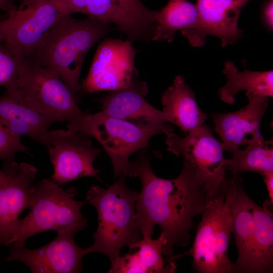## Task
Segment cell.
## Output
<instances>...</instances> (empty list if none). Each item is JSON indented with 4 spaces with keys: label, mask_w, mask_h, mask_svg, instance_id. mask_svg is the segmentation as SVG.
Returning a JSON list of instances; mask_svg holds the SVG:
<instances>
[{
    "label": "cell",
    "mask_w": 273,
    "mask_h": 273,
    "mask_svg": "<svg viewBox=\"0 0 273 273\" xmlns=\"http://www.w3.org/2000/svg\"><path fill=\"white\" fill-rule=\"evenodd\" d=\"M272 139L255 140L242 150L234 151L230 159H224L223 166L233 174L253 171L262 175L266 171H273Z\"/></svg>",
    "instance_id": "obj_24"
},
{
    "label": "cell",
    "mask_w": 273,
    "mask_h": 273,
    "mask_svg": "<svg viewBox=\"0 0 273 273\" xmlns=\"http://www.w3.org/2000/svg\"><path fill=\"white\" fill-rule=\"evenodd\" d=\"M241 178L239 173L233 174L232 178H226L216 195L208 197L193 245L181 254L192 257L193 267L198 272H234V263L228 255L232 233L231 210Z\"/></svg>",
    "instance_id": "obj_4"
},
{
    "label": "cell",
    "mask_w": 273,
    "mask_h": 273,
    "mask_svg": "<svg viewBox=\"0 0 273 273\" xmlns=\"http://www.w3.org/2000/svg\"><path fill=\"white\" fill-rule=\"evenodd\" d=\"M168 150L181 156L195 169L204 182L208 197L217 194L225 179L222 143L213 135L210 128L203 125L181 138L172 132L165 133Z\"/></svg>",
    "instance_id": "obj_8"
},
{
    "label": "cell",
    "mask_w": 273,
    "mask_h": 273,
    "mask_svg": "<svg viewBox=\"0 0 273 273\" xmlns=\"http://www.w3.org/2000/svg\"><path fill=\"white\" fill-rule=\"evenodd\" d=\"M136 75L128 86L111 91L100 99L101 111L110 116L139 124L165 125L170 122L167 115L146 101L147 84L137 78Z\"/></svg>",
    "instance_id": "obj_17"
},
{
    "label": "cell",
    "mask_w": 273,
    "mask_h": 273,
    "mask_svg": "<svg viewBox=\"0 0 273 273\" xmlns=\"http://www.w3.org/2000/svg\"><path fill=\"white\" fill-rule=\"evenodd\" d=\"M59 12L63 15L75 13H84L88 0H54Z\"/></svg>",
    "instance_id": "obj_28"
},
{
    "label": "cell",
    "mask_w": 273,
    "mask_h": 273,
    "mask_svg": "<svg viewBox=\"0 0 273 273\" xmlns=\"http://www.w3.org/2000/svg\"><path fill=\"white\" fill-rule=\"evenodd\" d=\"M262 176L263 177L267 191L268 193L269 202L273 205V171L264 172Z\"/></svg>",
    "instance_id": "obj_29"
},
{
    "label": "cell",
    "mask_w": 273,
    "mask_h": 273,
    "mask_svg": "<svg viewBox=\"0 0 273 273\" xmlns=\"http://www.w3.org/2000/svg\"><path fill=\"white\" fill-rule=\"evenodd\" d=\"M16 88L37 110L58 122L68 121V129L80 130L91 115L79 108L76 95L56 72L27 59Z\"/></svg>",
    "instance_id": "obj_6"
},
{
    "label": "cell",
    "mask_w": 273,
    "mask_h": 273,
    "mask_svg": "<svg viewBox=\"0 0 273 273\" xmlns=\"http://www.w3.org/2000/svg\"><path fill=\"white\" fill-rule=\"evenodd\" d=\"M254 233L248 273L273 270V217L270 211L252 203Z\"/></svg>",
    "instance_id": "obj_21"
},
{
    "label": "cell",
    "mask_w": 273,
    "mask_h": 273,
    "mask_svg": "<svg viewBox=\"0 0 273 273\" xmlns=\"http://www.w3.org/2000/svg\"><path fill=\"white\" fill-rule=\"evenodd\" d=\"M26 58L0 37V87L16 88Z\"/></svg>",
    "instance_id": "obj_26"
},
{
    "label": "cell",
    "mask_w": 273,
    "mask_h": 273,
    "mask_svg": "<svg viewBox=\"0 0 273 273\" xmlns=\"http://www.w3.org/2000/svg\"><path fill=\"white\" fill-rule=\"evenodd\" d=\"M4 174V170H0V179Z\"/></svg>",
    "instance_id": "obj_32"
},
{
    "label": "cell",
    "mask_w": 273,
    "mask_h": 273,
    "mask_svg": "<svg viewBox=\"0 0 273 273\" xmlns=\"http://www.w3.org/2000/svg\"><path fill=\"white\" fill-rule=\"evenodd\" d=\"M112 29L110 24L88 17L77 19L63 16L27 59L56 72L76 95L81 88L80 74L85 57Z\"/></svg>",
    "instance_id": "obj_2"
},
{
    "label": "cell",
    "mask_w": 273,
    "mask_h": 273,
    "mask_svg": "<svg viewBox=\"0 0 273 273\" xmlns=\"http://www.w3.org/2000/svg\"><path fill=\"white\" fill-rule=\"evenodd\" d=\"M74 187L63 189L52 179H44L32 186L30 211L19 219L11 246L24 247L29 238L47 231L57 235L74 236L87 227L81 213L86 201H77Z\"/></svg>",
    "instance_id": "obj_5"
},
{
    "label": "cell",
    "mask_w": 273,
    "mask_h": 273,
    "mask_svg": "<svg viewBox=\"0 0 273 273\" xmlns=\"http://www.w3.org/2000/svg\"><path fill=\"white\" fill-rule=\"evenodd\" d=\"M90 136L81 130L51 131L47 148L54 167L52 180L60 186L86 176L101 180L94 162L102 150L93 147Z\"/></svg>",
    "instance_id": "obj_10"
},
{
    "label": "cell",
    "mask_w": 273,
    "mask_h": 273,
    "mask_svg": "<svg viewBox=\"0 0 273 273\" xmlns=\"http://www.w3.org/2000/svg\"><path fill=\"white\" fill-rule=\"evenodd\" d=\"M166 243L163 234L156 239L144 236L138 242L131 245L129 251L138 248L134 252L142 272L171 273L174 272L176 265L173 261L165 260L162 256V250Z\"/></svg>",
    "instance_id": "obj_25"
},
{
    "label": "cell",
    "mask_w": 273,
    "mask_h": 273,
    "mask_svg": "<svg viewBox=\"0 0 273 273\" xmlns=\"http://www.w3.org/2000/svg\"><path fill=\"white\" fill-rule=\"evenodd\" d=\"M125 178L120 175L107 189L92 186L86 194L87 203L97 209L98 226L93 236L94 243L85 249L86 253L106 255L111 264L120 256L122 248H129L143 238L135 222L138 193L129 189Z\"/></svg>",
    "instance_id": "obj_3"
},
{
    "label": "cell",
    "mask_w": 273,
    "mask_h": 273,
    "mask_svg": "<svg viewBox=\"0 0 273 273\" xmlns=\"http://www.w3.org/2000/svg\"><path fill=\"white\" fill-rule=\"evenodd\" d=\"M63 16L54 0H20L18 8L0 20V36L28 59Z\"/></svg>",
    "instance_id": "obj_9"
},
{
    "label": "cell",
    "mask_w": 273,
    "mask_h": 273,
    "mask_svg": "<svg viewBox=\"0 0 273 273\" xmlns=\"http://www.w3.org/2000/svg\"><path fill=\"white\" fill-rule=\"evenodd\" d=\"M0 179V245H11L19 220L29 208L37 169L26 162L8 163Z\"/></svg>",
    "instance_id": "obj_13"
},
{
    "label": "cell",
    "mask_w": 273,
    "mask_h": 273,
    "mask_svg": "<svg viewBox=\"0 0 273 273\" xmlns=\"http://www.w3.org/2000/svg\"><path fill=\"white\" fill-rule=\"evenodd\" d=\"M223 73L227 81L219 89L218 94L220 99L224 103L233 104L237 94L243 90L258 96L272 97V70L252 71L245 69L244 71H240L233 62L226 61L224 64Z\"/></svg>",
    "instance_id": "obj_22"
},
{
    "label": "cell",
    "mask_w": 273,
    "mask_h": 273,
    "mask_svg": "<svg viewBox=\"0 0 273 273\" xmlns=\"http://www.w3.org/2000/svg\"><path fill=\"white\" fill-rule=\"evenodd\" d=\"M132 165L134 177L142 184L135 204L136 226L143 236L152 237L158 225L166 240L163 254L170 258L175 246L190 243L193 219L201 214L208 199L204 182L185 161L180 174L172 179L157 176L144 153H139Z\"/></svg>",
    "instance_id": "obj_1"
},
{
    "label": "cell",
    "mask_w": 273,
    "mask_h": 273,
    "mask_svg": "<svg viewBox=\"0 0 273 273\" xmlns=\"http://www.w3.org/2000/svg\"><path fill=\"white\" fill-rule=\"evenodd\" d=\"M84 14L96 20L116 25L131 42L152 41L158 11L141 0H88Z\"/></svg>",
    "instance_id": "obj_14"
},
{
    "label": "cell",
    "mask_w": 273,
    "mask_h": 273,
    "mask_svg": "<svg viewBox=\"0 0 273 273\" xmlns=\"http://www.w3.org/2000/svg\"><path fill=\"white\" fill-rule=\"evenodd\" d=\"M264 17L267 26L270 29H272L273 26V4L272 1H269L265 7Z\"/></svg>",
    "instance_id": "obj_30"
},
{
    "label": "cell",
    "mask_w": 273,
    "mask_h": 273,
    "mask_svg": "<svg viewBox=\"0 0 273 273\" xmlns=\"http://www.w3.org/2000/svg\"><path fill=\"white\" fill-rule=\"evenodd\" d=\"M16 8L15 0H0V10L7 15L14 12Z\"/></svg>",
    "instance_id": "obj_31"
},
{
    "label": "cell",
    "mask_w": 273,
    "mask_h": 273,
    "mask_svg": "<svg viewBox=\"0 0 273 273\" xmlns=\"http://www.w3.org/2000/svg\"><path fill=\"white\" fill-rule=\"evenodd\" d=\"M249 1L197 0V24L193 29L180 32L195 47L203 46L208 35L219 38L223 47L231 44L242 35L238 27L239 18Z\"/></svg>",
    "instance_id": "obj_12"
},
{
    "label": "cell",
    "mask_w": 273,
    "mask_h": 273,
    "mask_svg": "<svg viewBox=\"0 0 273 273\" xmlns=\"http://www.w3.org/2000/svg\"><path fill=\"white\" fill-rule=\"evenodd\" d=\"M173 130L171 125L139 124L110 116L102 111L91 114L80 129L101 144L111 160L115 178L121 175L133 177L130 156L148 147L153 136Z\"/></svg>",
    "instance_id": "obj_7"
},
{
    "label": "cell",
    "mask_w": 273,
    "mask_h": 273,
    "mask_svg": "<svg viewBox=\"0 0 273 273\" xmlns=\"http://www.w3.org/2000/svg\"><path fill=\"white\" fill-rule=\"evenodd\" d=\"M248 104L227 113H211L215 131L221 138L223 150L233 153L242 145L263 139L260 124L268 104L267 97L246 92Z\"/></svg>",
    "instance_id": "obj_16"
},
{
    "label": "cell",
    "mask_w": 273,
    "mask_h": 273,
    "mask_svg": "<svg viewBox=\"0 0 273 273\" xmlns=\"http://www.w3.org/2000/svg\"><path fill=\"white\" fill-rule=\"evenodd\" d=\"M58 121L28 104L16 88L6 89L0 96V124L13 135H26L47 147L49 128Z\"/></svg>",
    "instance_id": "obj_18"
},
{
    "label": "cell",
    "mask_w": 273,
    "mask_h": 273,
    "mask_svg": "<svg viewBox=\"0 0 273 273\" xmlns=\"http://www.w3.org/2000/svg\"><path fill=\"white\" fill-rule=\"evenodd\" d=\"M161 102L170 122L186 133L202 126L208 118L198 105L193 90L180 75L175 77L163 93Z\"/></svg>",
    "instance_id": "obj_19"
},
{
    "label": "cell",
    "mask_w": 273,
    "mask_h": 273,
    "mask_svg": "<svg viewBox=\"0 0 273 273\" xmlns=\"http://www.w3.org/2000/svg\"><path fill=\"white\" fill-rule=\"evenodd\" d=\"M198 21L196 7L187 0H169L158 11L152 41L172 42L178 31L193 29Z\"/></svg>",
    "instance_id": "obj_23"
},
{
    "label": "cell",
    "mask_w": 273,
    "mask_h": 273,
    "mask_svg": "<svg viewBox=\"0 0 273 273\" xmlns=\"http://www.w3.org/2000/svg\"><path fill=\"white\" fill-rule=\"evenodd\" d=\"M253 201L244 191L241 178L231 210L232 233L238 250L233 272L248 273L254 233Z\"/></svg>",
    "instance_id": "obj_20"
},
{
    "label": "cell",
    "mask_w": 273,
    "mask_h": 273,
    "mask_svg": "<svg viewBox=\"0 0 273 273\" xmlns=\"http://www.w3.org/2000/svg\"><path fill=\"white\" fill-rule=\"evenodd\" d=\"M128 40L106 39L99 46L81 89L93 93L125 88L136 73L135 51Z\"/></svg>",
    "instance_id": "obj_11"
},
{
    "label": "cell",
    "mask_w": 273,
    "mask_h": 273,
    "mask_svg": "<svg viewBox=\"0 0 273 273\" xmlns=\"http://www.w3.org/2000/svg\"><path fill=\"white\" fill-rule=\"evenodd\" d=\"M28 150L20 138L13 135L0 124V159L7 163L12 162L17 152Z\"/></svg>",
    "instance_id": "obj_27"
},
{
    "label": "cell",
    "mask_w": 273,
    "mask_h": 273,
    "mask_svg": "<svg viewBox=\"0 0 273 273\" xmlns=\"http://www.w3.org/2000/svg\"><path fill=\"white\" fill-rule=\"evenodd\" d=\"M86 254L85 249L75 243L73 236L57 235L36 249L12 246L6 260L22 262L33 273H75L82 270L81 260Z\"/></svg>",
    "instance_id": "obj_15"
}]
</instances>
